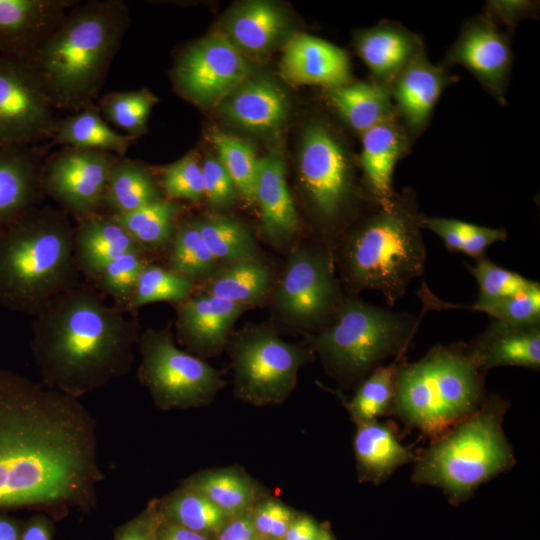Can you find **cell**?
<instances>
[{
	"label": "cell",
	"instance_id": "obj_7",
	"mask_svg": "<svg viewBox=\"0 0 540 540\" xmlns=\"http://www.w3.org/2000/svg\"><path fill=\"white\" fill-rule=\"evenodd\" d=\"M509 406L499 395H487L474 413L416 454L411 481L440 488L457 505L510 470L516 459L503 430Z\"/></svg>",
	"mask_w": 540,
	"mask_h": 540
},
{
	"label": "cell",
	"instance_id": "obj_37",
	"mask_svg": "<svg viewBox=\"0 0 540 540\" xmlns=\"http://www.w3.org/2000/svg\"><path fill=\"white\" fill-rule=\"evenodd\" d=\"M282 28L283 18L277 8L266 2H252L233 15L228 30L236 47L257 53L269 48Z\"/></svg>",
	"mask_w": 540,
	"mask_h": 540
},
{
	"label": "cell",
	"instance_id": "obj_54",
	"mask_svg": "<svg viewBox=\"0 0 540 540\" xmlns=\"http://www.w3.org/2000/svg\"><path fill=\"white\" fill-rule=\"evenodd\" d=\"M53 522L44 513L32 516L22 527L20 540H52Z\"/></svg>",
	"mask_w": 540,
	"mask_h": 540
},
{
	"label": "cell",
	"instance_id": "obj_27",
	"mask_svg": "<svg viewBox=\"0 0 540 540\" xmlns=\"http://www.w3.org/2000/svg\"><path fill=\"white\" fill-rule=\"evenodd\" d=\"M255 202L260 208L262 230L269 239L284 241L298 231L299 221L278 151L258 160Z\"/></svg>",
	"mask_w": 540,
	"mask_h": 540
},
{
	"label": "cell",
	"instance_id": "obj_30",
	"mask_svg": "<svg viewBox=\"0 0 540 540\" xmlns=\"http://www.w3.org/2000/svg\"><path fill=\"white\" fill-rule=\"evenodd\" d=\"M212 502L229 519L250 509L256 502V487L242 472L230 468L194 474L182 484Z\"/></svg>",
	"mask_w": 540,
	"mask_h": 540
},
{
	"label": "cell",
	"instance_id": "obj_5",
	"mask_svg": "<svg viewBox=\"0 0 540 540\" xmlns=\"http://www.w3.org/2000/svg\"><path fill=\"white\" fill-rule=\"evenodd\" d=\"M74 228L65 214L34 207L0 227V307L37 315L77 285Z\"/></svg>",
	"mask_w": 540,
	"mask_h": 540
},
{
	"label": "cell",
	"instance_id": "obj_47",
	"mask_svg": "<svg viewBox=\"0 0 540 540\" xmlns=\"http://www.w3.org/2000/svg\"><path fill=\"white\" fill-rule=\"evenodd\" d=\"M162 185L174 199L198 201L204 196L201 164L189 153L163 170Z\"/></svg>",
	"mask_w": 540,
	"mask_h": 540
},
{
	"label": "cell",
	"instance_id": "obj_24",
	"mask_svg": "<svg viewBox=\"0 0 540 540\" xmlns=\"http://www.w3.org/2000/svg\"><path fill=\"white\" fill-rule=\"evenodd\" d=\"M127 252L146 253L110 215L95 213L78 220L73 258L86 278L95 282L110 262Z\"/></svg>",
	"mask_w": 540,
	"mask_h": 540
},
{
	"label": "cell",
	"instance_id": "obj_50",
	"mask_svg": "<svg viewBox=\"0 0 540 540\" xmlns=\"http://www.w3.org/2000/svg\"><path fill=\"white\" fill-rule=\"evenodd\" d=\"M161 520L158 499H153L140 514L115 530L114 540H157Z\"/></svg>",
	"mask_w": 540,
	"mask_h": 540
},
{
	"label": "cell",
	"instance_id": "obj_46",
	"mask_svg": "<svg viewBox=\"0 0 540 540\" xmlns=\"http://www.w3.org/2000/svg\"><path fill=\"white\" fill-rule=\"evenodd\" d=\"M469 308L483 312L491 319L504 322H540V283L536 281L529 289L511 297L487 303H475Z\"/></svg>",
	"mask_w": 540,
	"mask_h": 540
},
{
	"label": "cell",
	"instance_id": "obj_29",
	"mask_svg": "<svg viewBox=\"0 0 540 540\" xmlns=\"http://www.w3.org/2000/svg\"><path fill=\"white\" fill-rule=\"evenodd\" d=\"M329 100L342 119L361 135L396 115L390 89L377 82L331 88Z\"/></svg>",
	"mask_w": 540,
	"mask_h": 540
},
{
	"label": "cell",
	"instance_id": "obj_43",
	"mask_svg": "<svg viewBox=\"0 0 540 540\" xmlns=\"http://www.w3.org/2000/svg\"><path fill=\"white\" fill-rule=\"evenodd\" d=\"M156 98L147 90L110 93L101 99L105 118L132 138L143 132Z\"/></svg>",
	"mask_w": 540,
	"mask_h": 540
},
{
	"label": "cell",
	"instance_id": "obj_45",
	"mask_svg": "<svg viewBox=\"0 0 540 540\" xmlns=\"http://www.w3.org/2000/svg\"><path fill=\"white\" fill-rule=\"evenodd\" d=\"M474 266L465 263L477 281L479 293L476 303H487L511 297L532 287L536 281L503 268L486 255L479 257Z\"/></svg>",
	"mask_w": 540,
	"mask_h": 540
},
{
	"label": "cell",
	"instance_id": "obj_28",
	"mask_svg": "<svg viewBox=\"0 0 540 540\" xmlns=\"http://www.w3.org/2000/svg\"><path fill=\"white\" fill-rule=\"evenodd\" d=\"M222 111L244 128L266 131L278 127L286 117L287 99L275 84L256 80L239 87L223 104Z\"/></svg>",
	"mask_w": 540,
	"mask_h": 540
},
{
	"label": "cell",
	"instance_id": "obj_33",
	"mask_svg": "<svg viewBox=\"0 0 540 540\" xmlns=\"http://www.w3.org/2000/svg\"><path fill=\"white\" fill-rule=\"evenodd\" d=\"M53 140L77 149L103 150L122 156L133 139L111 129L91 108L84 109L57 123Z\"/></svg>",
	"mask_w": 540,
	"mask_h": 540
},
{
	"label": "cell",
	"instance_id": "obj_42",
	"mask_svg": "<svg viewBox=\"0 0 540 540\" xmlns=\"http://www.w3.org/2000/svg\"><path fill=\"white\" fill-rule=\"evenodd\" d=\"M194 281L154 264H147L141 272L127 311L154 302L179 303L193 293Z\"/></svg>",
	"mask_w": 540,
	"mask_h": 540
},
{
	"label": "cell",
	"instance_id": "obj_56",
	"mask_svg": "<svg viewBox=\"0 0 540 540\" xmlns=\"http://www.w3.org/2000/svg\"><path fill=\"white\" fill-rule=\"evenodd\" d=\"M22 527L18 520L0 512V540H20Z\"/></svg>",
	"mask_w": 540,
	"mask_h": 540
},
{
	"label": "cell",
	"instance_id": "obj_51",
	"mask_svg": "<svg viewBox=\"0 0 540 540\" xmlns=\"http://www.w3.org/2000/svg\"><path fill=\"white\" fill-rule=\"evenodd\" d=\"M487 14L494 20L501 21L509 26H514L519 20L535 12V5L526 1H494L487 5Z\"/></svg>",
	"mask_w": 540,
	"mask_h": 540
},
{
	"label": "cell",
	"instance_id": "obj_20",
	"mask_svg": "<svg viewBox=\"0 0 540 540\" xmlns=\"http://www.w3.org/2000/svg\"><path fill=\"white\" fill-rule=\"evenodd\" d=\"M467 344L476 364L487 373L502 366L540 368V322L510 323L491 319Z\"/></svg>",
	"mask_w": 540,
	"mask_h": 540
},
{
	"label": "cell",
	"instance_id": "obj_16",
	"mask_svg": "<svg viewBox=\"0 0 540 540\" xmlns=\"http://www.w3.org/2000/svg\"><path fill=\"white\" fill-rule=\"evenodd\" d=\"M445 61L464 66L495 100L505 104L513 55L508 37L489 14L464 24Z\"/></svg>",
	"mask_w": 540,
	"mask_h": 540
},
{
	"label": "cell",
	"instance_id": "obj_57",
	"mask_svg": "<svg viewBox=\"0 0 540 540\" xmlns=\"http://www.w3.org/2000/svg\"><path fill=\"white\" fill-rule=\"evenodd\" d=\"M319 540H334V539L327 529H323L322 535Z\"/></svg>",
	"mask_w": 540,
	"mask_h": 540
},
{
	"label": "cell",
	"instance_id": "obj_52",
	"mask_svg": "<svg viewBox=\"0 0 540 540\" xmlns=\"http://www.w3.org/2000/svg\"><path fill=\"white\" fill-rule=\"evenodd\" d=\"M214 540H260L254 527L251 509L229 519Z\"/></svg>",
	"mask_w": 540,
	"mask_h": 540
},
{
	"label": "cell",
	"instance_id": "obj_44",
	"mask_svg": "<svg viewBox=\"0 0 540 540\" xmlns=\"http://www.w3.org/2000/svg\"><path fill=\"white\" fill-rule=\"evenodd\" d=\"M149 264L145 253L127 252L110 262L96 279L99 291L111 296L117 307L127 311L139 276Z\"/></svg>",
	"mask_w": 540,
	"mask_h": 540
},
{
	"label": "cell",
	"instance_id": "obj_25",
	"mask_svg": "<svg viewBox=\"0 0 540 540\" xmlns=\"http://www.w3.org/2000/svg\"><path fill=\"white\" fill-rule=\"evenodd\" d=\"M355 45L375 82L389 89L400 71L424 49L415 33L390 22L359 32Z\"/></svg>",
	"mask_w": 540,
	"mask_h": 540
},
{
	"label": "cell",
	"instance_id": "obj_53",
	"mask_svg": "<svg viewBox=\"0 0 540 540\" xmlns=\"http://www.w3.org/2000/svg\"><path fill=\"white\" fill-rule=\"evenodd\" d=\"M324 528L307 515H297L281 540H319Z\"/></svg>",
	"mask_w": 540,
	"mask_h": 540
},
{
	"label": "cell",
	"instance_id": "obj_10",
	"mask_svg": "<svg viewBox=\"0 0 540 540\" xmlns=\"http://www.w3.org/2000/svg\"><path fill=\"white\" fill-rule=\"evenodd\" d=\"M232 359L239 397L267 405L287 398L299 368L313 359V350L284 342L269 326H256L236 338Z\"/></svg>",
	"mask_w": 540,
	"mask_h": 540
},
{
	"label": "cell",
	"instance_id": "obj_13",
	"mask_svg": "<svg viewBox=\"0 0 540 540\" xmlns=\"http://www.w3.org/2000/svg\"><path fill=\"white\" fill-rule=\"evenodd\" d=\"M54 107L23 60L0 55V145L52 137Z\"/></svg>",
	"mask_w": 540,
	"mask_h": 540
},
{
	"label": "cell",
	"instance_id": "obj_3",
	"mask_svg": "<svg viewBox=\"0 0 540 540\" xmlns=\"http://www.w3.org/2000/svg\"><path fill=\"white\" fill-rule=\"evenodd\" d=\"M118 0L74 5L23 60L55 109L90 108L126 30Z\"/></svg>",
	"mask_w": 540,
	"mask_h": 540
},
{
	"label": "cell",
	"instance_id": "obj_48",
	"mask_svg": "<svg viewBox=\"0 0 540 540\" xmlns=\"http://www.w3.org/2000/svg\"><path fill=\"white\" fill-rule=\"evenodd\" d=\"M251 513L260 540H281L298 515L274 498L256 500Z\"/></svg>",
	"mask_w": 540,
	"mask_h": 540
},
{
	"label": "cell",
	"instance_id": "obj_17",
	"mask_svg": "<svg viewBox=\"0 0 540 540\" xmlns=\"http://www.w3.org/2000/svg\"><path fill=\"white\" fill-rule=\"evenodd\" d=\"M455 81L444 67L429 61L424 49L395 77L390 94L409 138L425 130L443 90Z\"/></svg>",
	"mask_w": 540,
	"mask_h": 540
},
{
	"label": "cell",
	"instance_id": "obj_1",
	"mask_svg": "<svg viewBox=\"0 0 540 540\" xmlns=\"http://www.w3.org/2000/svg\"><path fill=\"white\" fill-rule=\"evenodd\" d=\"M104 478L97 422L80 399L0 366V512L90 511Z\"/></svg>",
	"mask_w": 540,
	"mask_h": 540
},
{
	"label": "cell",
	"instance_id": "obj_14",
	"mask_svg": "<svg viewBox=\"0 0 540 540\" xmlns=\"http://www.w3.org/2000/svg\"><path fill=\"white\" fill-rule=\"evenodd\" d=\"M115 156L103 150H64L43 167V191L77 220L95 214L102 206Z\"/></svg>",
	"mask_w": 540,
	"mask_h": 540
},
{
	"label": "cell",
	"instance_id": "obj_19",
	"mask_svg": "<svg viewBox=\"0 0 540 540\" xmlns=\"http://www.w3.org/2000/svg\"><path fill=\"white\" fill-rule=\"evenodd\" d=\"M67 0H0V55L25 60L74 6Z\"/></svg>",
	"mask_w": 540,
	"mask_h": 540
},
{
	"label": "cell",
	"instance_id": "obj_18",
	"mask_svg": "<svg viewBox=\"0 0 540 540\" xmlns=\"http://www.w3.org/2000/svg\"><path fill=\"white\" fill-rule=\"evenodd\" d=\"M249 306L237 304L205 291L177 303L178 339L199 354H212L226 342L241 313Z\"/></svg>",
	"mask_w": 540,
	"mask_h": 540
},
{
	"label": "cell",
	"instance_id": "obj_41",
	"mask_svg": "<svg viewBox=\"0 0 540 540\" xmlns=\"http://www.w3.org/2000/svg\"><path fill=\"white\" fill-rule=\"evenodd\" d=\"M209 138L236 189L248 204L255 202L258 159L250 146L237 137L213 129Z\"/></svg>",
	"mask_w": 540,
	"mask_h": 540
},
{
	"label": "cell",
	"instance_id": "obj_34",
	"mask_svg": "<svg viewBox=\"0 0 540 540\" xmlns=\"http://www.w3.org/2000/svg\"><path fill=\"white\" fill-rule=\"evenodd\" d=\"M178 212L177 205L166 199L150 202L134 211L112 214L117 222L145 251H157L171 245ZM109 215V214H108Z\"/></svg>",
	"mask_w": 540,
	"mask_h": 540
},
{
	"label": "cell",
	"instance_id": "obj_11",
	"mask_svg": "<svg viewBox=\"0 0 540 540\" xmlns=\"http://www.w3.org/2000/svg\"><path fill=\"white\" fill-rule=\"evenodd\" d=\"M328 246L292 252L276 292V307L288 320L316 331L332 322L344 296Z\"/></svg>",
	"mask_w": 540,
	"mask_h": 540
},
{
	"label": "cell",
	"instance_id": "obj_31",
	"mask_svg": "<svg viewBox=\"0 0 540 540\" xmlns=\"http://www.w3.org/2000/svg\"><path fill=\"white\" fill-rule=\"evenodd\" d=\"M272 282L271 269L255 258L228 263L208 280L205 292L246 306L261 301Z\"/></svg>",
	"mask_w": 540,
	"mask_h": 540
},
{
	"label": "cell",
	"instance_id": "obj_55",
	"mask_svg": "<svg viewBox=\"0 0 540 540\" xmlns=\"http://www.w3.org/2000/svg\"><path fill=\"white\" fill-rule=\"evenodd\" d=\"M157 540H213L207 536L189 530L171 522L162 516L158 529Z\"/></svg>",
	"mask_w": 540,
	"mask_h": 540
},
{
	"label": "cell",
	"instance_id": "obj_40",
	"mask_svg": "<svg viewBox=\"0 0 540 540\" xmlns=\"http://www.w3.org/2000/svg\"><path fill=\"white\" fill-rule=\"evenodd\" d=\"M170 270L192 280L211 277L219 266L198 231L188 222L176 225L170 245Z\"/></svg>",
	"mask_w": 540,
	"mask_h": 540
},
{
	"label": "cell",
	"instance_id": "obj_9",
	"mask_svg": "<svg viewBox=\"0 0 540 540\" xmlns=\"http://www.w3.org/2000/svg\"><path fill=\"white\" fill-rule=\"evenodd\" d=\"M137 344L141 354L137 377L160 409L204 405L223 385L215 369L175 345L170 326L147 329Z\"/></svg>",
	"mask_w": 540,
	"mask_h": 540
},
{
	"label": "cell",
	"instance_id": "obj_2",
	"mask_svg": "<svg viewBox=\"0 0 540 540\" xmlns=\"http://www.w3.org/2000/svg\"><path fill=\"white\" fill-rule=\"evenodd\" d=\"M139 336L135 317L77 284L34 316L30 347L42 384L80 399L129 373Z\"/></svg>",
	"mask_w": 540,
	"mask_h": 540
},
{
	"label": "cell",
	"instance_id": "obj_39",
	"mask_svg": "<svg viewBox=\"0 0 540 540\" xmlns=\"http://www.w3.org/2000/svg\"><path fill=\"white\" fill-rule=\"evenodd\" d=\"M419 225L421 229L430 230L439 236L449 252L463 253L474 259L486 255L489 246L507 238L504 228L485 227L457 219L421 214Z\"/></svg>",
	"mask_w": 540,
	"mask_h": 540
},
{
	"label": "cell",
	"instance_id": "obj_22",
	"mask_svg": "<svg viewBox=\"0 0 540 540\" xmlns=\"http://www.w3.org/2000/svg\"><path fill=\"white\" fill-rule=\"evenodd\" d=\"M281 71L291 83L331 89L348 84L350 62L341 48L320 38L299 34L286 45Z\"/></svg>",
	"mask_w": 540,
	"mask_h": 540
},
{
	"label": "cell",
	"instance_id": "obj_26",
	"mask_svg": "<svg viewBox=\"0 0 540 540\" xmlns=\"http://www.w3.org/2000/svg\"><path fill=\"white\" fill-rule=\"evenodd\" d=\"M353 446L360 481L375 485L416 458V453L399 441L398 427L393 421L358 425Z\"/></svg>",
	"mask_w": 540,
	"mask_h": 540
},
{
	"label": "cell",
	"instance_id": "obj_49",
	"mask_svg": "<svg viewBox=\"0 0 540 540\" xmlns=\"http://www.w3.org/2000/svg\"><path fill=\"white\" fill-rule=\"evenodd\" d=\"M204 196L213 207L226 206L235 199L236 186L219 159L206 158L201 164Z\"/></svg>",
	"mask_w": 540,
	"mask_h": 540
},
{
	"label": "cell",
	"instance_id": "obj_35",
	"mask_svg": "<svg viewBox=\"0 0 540 540\" xmlns=\"http://www.w3.org/2000/svg\"><path fill=\"white\" fill-rule=\"evenodd\" d=\"M158 505L165 519L213 540L229 520L206 497L182 485Z\"/></svg>",
	"mask_w": 540,
	"mask_h": 540
},
{
	"label": "cell",
	"instance_id": "obj_36",
	"mask_svg": "<svg viewBox=\"0 0 540 540\" xmlns=\"http://www.w3.org/2000/svg\"><path fill=\"white\" fill-rule=\"evenodd\" d=\"M403 357H396L387 366L377 367L358 384L355 394L347 404L351 419L357 426L391 414L397 370Z\"/></svg>",
	"mask_w": 540,
	"mask_h": 540
},
{
	"label": "cell",
	"instance_id": "obj_8",
	"mask_svg": "<svg viewBox=\"0 0 540 540\" xmlns=\"http://www.w3.org/2000/svg\"><path fill=\"white\" fill-rule=\"evenodd\" d=\"M419 318L344 296L330 324L307 336L329 373L345 385L360 383L390 357L404 356Z\"/></svg>",
	"mask_w": 540,
	"mask_h": 540
},
{
	"label": "cell",
	"instance_id": "obj_38",
	"mask_svg": "<svg viewBox=\"0 0 540 540\" xmlns=\"http://www.w3.org/2000/svg\"><path fill=\"white\" fill-rule=\"evenodd\" d=\"M212 255L227 263L255 258L257 245L248 229L238 220L224 217L190 219Z\"/></svg>",
	"mask_w": 540,
	"mask_h": 540
},
{
	"label": "cell",
	"instance_id": "obj_32",
	"mask_svg": "<svg viewBox=\"0 0 540 540\" xmlns=\"http://www.w3.org/2000/svg\"><path fill=\"white\" fill-rule=\"evenodd\" d=\"M158 199L156 184L147 170L130 160H115L102 201L109 215L128 213Z\"/></svg>",
	"mask_w": 540,
	"mask_h": 540
},
{
	"label": "cell",
	"instance_id": "obj_21",
	"mask_svg": "<svg viewBox=\"0 0 540 540\" xmlns=\"http://www.w3.org/2000/svg\"><path fill=\"white\" fill-rule=\"evenodd\" d=\"M409 140L396 115L362 134L360 165L369 197L378 207H388L395 198L394 169L407 153Z\"/></svg>",
	"mask_w": 540,
	"mask_h": 540
},
{
	"label": "cell",
	"instance_id": "obj_23",
	"mask_svg": "<svg viewBox=\"0 0 540 540\" xmlns=\"http://www.w3.org/2000/svg\"><path fill=\"white\" fill-rule=\"evenodd\" d=\"M43 165L32 145H0V227L36 207Z\"/></svg>",
	"mask_w": 540,
	"mask_h": 540
},
{
	"label": "cell",
	"instance_id": "obj_4",
	"mask_svg": "<svg viewBox=\"0 0 540 540\" xmlns=\"http://www.w3.org/2000/svg\"><path fill=\"white\" fill-rule=\"evenodd\" d=\"M413 190L396 193L388 207L373 211L338 244L337 262L349 295L379 291L388 306L405 295L425 270L426 247Z\"/></svg>",
	"mask_w": 540,
	"mask_h": 540
},
{
	"label": "cell",
	"instance_id": "obj_6",
	"mask_svg": "<svg viewBox=\"0 0 540 540\" xmlns=\"http://www.w3.org/2000/svg\"><path fill=\"white\" fill-rule=\"evenodd\" d=\"M485 375L464 342L435 345L415 362L403 357L391 414L434 440L481 406Z\"/></svg>",
	"mask_w": 540,
	"mask_h": 540
},
{
	"label": "cell",
	"instance_id": "obj_12",
	"mask_svg": "<svg viewBox=\"0 0 540 540\" xmlns=\"http://www.w3.org/2000/svg\"><path fill=\"white\" fill-rule=\"evenodd\" d=\"M302 140L301 182L319 218L328 226L336 225L354 198L347 154L321 123L309 125Z\"/></svg>",
	"mask_w": 540,
	"mask_h": 540
},
{
	"label": "cell",
	"instance_id": "obj_15",
	"mask_svg": "<svg viewBox=\"0 0 540 540\" xmlns=\"http://www.w3.org/2000/svg\"><path fill=\"white\" fill-rule=\"evenodd\" d=\"M249 68L238 48L226 37L216 35L193 45L179 59L176 81L197 102L219 99L241 84Z\"/></svg>",
	"mask_w": 540,
	"mask_h": 540
}]
</instances>
